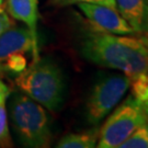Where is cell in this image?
Returning <instances> with one entry per match:
<instances>
[{"label":"cell","mask_w":148,"mask_h":148,"mask_svg":"<svg viewBox=\"0 0 148 148\" xmlns=\"http://www.w3.org/2000/svg\"><path fill=\"white\" fill-rule=\"evenodd\" d=\"M81 54L98 66L120 70L128 79L148 73L146 35H117L95 30L84 38Z\"/></svg>","instance_id":"obj_1"},{"label":"cell","mask_w":148,"mask_h":148,"mask_svg":"<svg viewBox=\"0 0 148 148\" xmlns=\"http://www.w3.org/2000/svg\"><path fill=\"white\" fill-rule=\"evenodd\" d=\"M16 85L32 100L45 109L57 111L63 104L65 82L63 73L51 59L38 58L18 74Z\"/></svg>","instance_id":"obj_2"},{"label":"cell","mask_w":148,"mask_h":148,"mask_svg":"<svg viewBox=\"0 0 148 148\" xmlns=\"http://www.w3.org/2000/svg\"><path fill=\"white\" fill-rule=\"evenodd\" d=\"M10 120L20 143L25 147L46 148L52 143L51 123L45 108L24 93H16L10 102Z\"/></svg>","instance_id":"obj_3"},{"label":"cell","mask_w":148,"mask_h":148,"mask_svg":"<svg viewBox=\"0 0 148 148\" xmlns=\"http://www.w3.org/2000/svg\"><path fill=\"white\" fill-rule=\"evenodd\" d=\"M143 104L133 95H128L109 114L99 130V148H120L122 143L137 127L147 123Z\"/></svg>","instance_id":"obj_4"},{"label":"cell","mask_w":148,"mask_h":148,"mask_svg":"<svg viewBox=\"0 0 148 148\" xmlns=\"http://www.w3.org/2000/svg\"><path fill=\"white\" fill-rule=\"evenodd\" d=\"M40 58L38 41L25 25H11L0 35V74H20L27 67V54Z\"/></svg>","instance_id":"obj_5"},{"label":"cell","mask_w":148,"mask_h":148,"mask_svg":"<svg viewBox=\"0 0 148 148\" xmlns=\"http://www.w3.org/2000/svg\"><path fill=\"white\" fill-rule=\"evenodd\" d=\"M130 89L125 75H114L99 80L91 90L86 103V119L90 125H98L121 102Z\"/></svg>","instance_id":"obj_6"},{"label":"cell","mask_w":148,"mask_h":148,"mask_svg":"<svg viewBox=\"0 0 148 148\" xmlns=\"http://www.w3.org/2000/svg\"><path fill=\"white\" fill-rule=\"evenodd\" d=\"M77 5L95 31L117 35L136 34L116 9L95 3H78Z\"/></svg>","instance_id":"obj_7"},{"label":"cell","mask_w":148,"mask_h":148,"mask_svg":"<svg viewBox=\"0 0 148 148\" xmlns=\"http://www.w3.org/2000/svg\"><path fill=\"white\" fill-rule=\"evenodd\" d=\"M116 9L134 32L148 36V0H115Z\"/></svg>","instance_id":"obj_8"},{"label":"cell","mask_w":148,"mask_h":148,"mask_svg":"<svg viewBox=\"0 0 148 148\" xmlns=\"http://www.w3.org/2000/svg\"><path fill=\"white\" fill-rule=\"evenodd\" d=\"M5 9H7L9 16L24 23L30 30L33 37L37 38V0H5Z\"/></svg>","instance_id":"obj_9"},{"label":"cell","mask_w":148,"mask_h":148,"mask_svg":"<svg viewBox=\"0 0 148 148\" xmlns=\"http://www.w3.org/2000/svg\"><path fill=\"white\" fill-rule=\"evenodd\" d=\"M99 140V128L93 127L91 130L80 133H70L65 135L59 140L56 147L58 148H93L97 147Z\"/></svg>","instance_id":"obj_10"},{"label":"cell","mask_w":148,"mask_h":148,"mask_svg":"<svg viewBox=\"0 0 148 148\" xmlns=\"http://www.w3.org/2000/svg\"><path fill=\"white\" fill-rule=\"evenodd\" d=\"M10 95L9 87L0 80V146L11 147V138L8 126V114H7V100Z\"/></svg>","instance_id":"obj_11"},{"label":"cell","mask_w":148,"mask_h":148,"mask_svg":"<svg viewBox=\"0 0 148 148\" xmlns=\"http://www.w3.org/2000/svg\"><path fill=\"white\" fill-rule=\"evenodd\" d=\"M120 148H148V122L137 127Z\"/></svg>","instance_id":"obj_12"},{"label":"cell","mask_w":148,"mask_h":148,"mask_svg":"<svg viewBox=\"0 0 148 148\" xmlns=\"http://www.w3.org/2000/svg\"><path fill=\"white\" fill-rule=\"evenodd\" d=\"M130 89L133 95L138 102L143 104L148 100V73L140 74L135 78L130 79Z\"/></svg>","instance_id":"obj_13"},{"label":"cell","mask_w":148,"mask_h":148,"mask_svg":"<svg viewBox=\"0 0 148 148\" xmlns=\"http://www.w3.org/2000/svg\"><path fill=\"white\" fill-rule=\"evenodd\" d=\"M51 2L52 5L56 7H67L70 5H78V3H95V5H106L113 9H116L115 0H51Z\"/></svg>","instance_id":"obj_14"},{"label":"cell","mask_w":148,"mask_h":148,"mask_svg":"<svg viewBox=\"0 0 148 148\" xmlns=\"http://www.w3.org/2000/svg\"><path fill=\"white\" fill-rule=\"evenodd\" d=\"M11 25H13V22L11 21V19L9 18V16L5 13V11L0 12V35H1L7 29H9Z\"/></svg>","instance_id":"obj_15"},{"label":"cell","mask_w":148,"mask_h":148,"mask_svg":"<svg viewBox=\"0 0 148 148\" xmlns=\"http://www.w3.org/2000/svg\"><path fill=\"white\" fill-rule=\"evenodd\" d=\"M143 108H144L145 113H146V116H147V121H148V100L143 103Z\"/></svg>","instance_id":"obj_16"}]
</instances>
